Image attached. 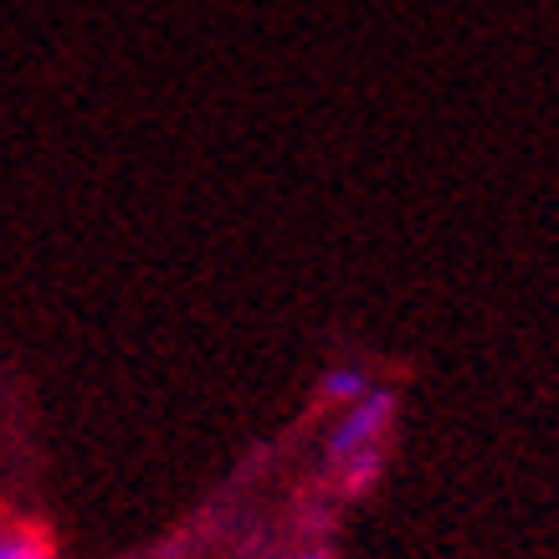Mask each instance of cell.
Segmentation results:
<instances>
[{"label": "cell", "instance_id": "obj_1", "mask_svg": "<svg viewBox=\"0 0 559 559\" xmlns=\"http://www.w3.org/2000/svg\"><path fill=\"white\" fill-rule=\"evenodd\" d=\"M385 426H390V395L385 390H365L359 401L344 406V421L334 426V437H329V457L344 467V462L365 457V452H380Z\"/></svg>", "mask_w": 559, "mask_h": 559}, {"label": "cell", "instance_id": "obj_2", "mask_svg": "<svg viewBox=\"0 0 559 559\" xmlns=\"http://www.w3.org/2000/svg\"><path fill=\"white\" fill-rule=\"evenodd\" d=\"M365 374L359 370H329V380H323V395H329V401H344V406H349V401H359V395H365Z\"/></svg>", "mask_w": 559, "mask_h": 559}, {"label": "cell", "instance_id": "obj_3", "mask_svg": "<svg viewBox=\"0 0 559 559\" xmlns=\"http://www.w3.org/2000/svg\"><path fill=\"white\" fill-rule=\"evenodd\" d=\"M0 559H51L47 544L32 534H0Z\"/></svg>", "mask_w": 559, "mask_h": 559}, {"label": "cell", "instance_id": "obj_4", "mask_svg": "<svg viewBox=\"0 0 559 559\" xmlns=\"http://www.w3.org/2000/svg\"><path fill=\"white\" fill-rule=\"evenodd\" d=\"M293 559H329L323 549H308V555H293Z\"/></svg>", "mask_w": 559, "mask_h": 559}]
</instances>
